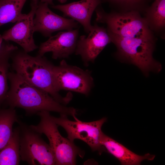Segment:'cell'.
Returning <instances> with one entry per match:
<instances>
[{"label": "cell", "instance_id": "obj_11", "mask_svg": "<svg viewBox=\"0 0 165 165\" xmlns=\"http://www.w3.org/2000/svg\"><path fill=\"white\" fill-rule=\"evenodd\" d=\"M107 30L96 24L94 26L87 37L83 35L78 40L75 53L79 55L84 65L93 62L106 46L111 42Z\"/></svg>", "mask_w": 165, "mask_h": 165}, {"label": "cell", "instance_id": "obj_14", "mask_svg": "<svg viewBox=\"0 0 165 165\" xmlns=\"http://www.w3.org/2000/svg\"><path fill=\"white\" fill-rule=\"evenodd\" d=\"M100 141L107 151L117 159L122 165H139L144 160L152 161L155 157V155L149 153L143 156L138 155L103 132Z\"/></svg>", "mask_w": 165, "mask_h": 165}, {"label": "cell", "instance_id": "obj_2", "mask_svg": "<svg viewBox=\"0 0 165 165\" xmlns=\"http://www.w3.org/2000/svg\"><path fill=\"white\" fill-rule=\"evenodd\" d=\"M10 58L13 69L26 82L46 92L63 105L71 101L70 94L63 97L56 89L53 74L54 65L45 57H33L18 49L13 53Z\"/></svg>", "mask_w": 165, "mask_h": 165}, {"label": "cell", "instance_id": "obj_13", "mask_svg": "<svg viewBox=\"0 0 165 165\" xmlns=\"http://www.w3.org/2000/svg\"><path fill=\"white\" fill-rule=\"evenodd\" d=\"M101 2V0H81L66 4L53 5L52 7L62 12L64 16L78 22L89 33L93 27L90 23L93 13Z\"/></svg>", "mask_w": 165, "mask_h": 165}, {"label": "cell", "instance_id": "obj_4", "mask_svg": "<svg viewBox=\"0 0 165 165\" xmlns=\"http://www.w3.org/2000/svg\"><path fill=\"white\" fill-rule=\"evenodd\" d=\"M95 10L96 21L105 24L108 32L123 37L154 39L145 19L137 10L107 13L97 7Z\"/></svg>", "mask_w": 165, "mask_h": 165}, {"label": "cell", "instance_id": "obj_6", "mask_svg": "<svg viewBox=\"0 0 165 165\" xmlns=\"http://www.w3.org/2000/svg\"><path fill=\"white\" fill-rule=\"evenodd\" d=\"M21 159L31 165H54L56 161L49 145L41 134L19 120Z\"/></svg>", "mask_w": 165, "mask_h": 165}, {"label": "cell", "instance_id": "obj_18", "mask_svg": "<svg viewBox=\"0 0 165 165\" xmlns=\"http://www.w3.org/2000/svg\"><path fill=\"white\" fill-rule=\"evenodd\" d=\"M19 128L13 129V134L7 145L0 151V165H19L20 155Z\"/></svg>", "mask_w": 165, "mask_h": 165}, {"label": "cell", "instance_id": "obj_16", "mask_svg": "<svg viewBox=\"0 0 165 165\" xmlns=\"http://www.w3.org/2000/svg\"><path fill=\"white\" fill-rule=\"evenodd\" d=\"M27 0H0V27L9 23L16 22L26 14L22 13Z\"/></svg>", "mask_w": 165, "mask_h": 165}, {"label": "cell", "instance_id": "obj_8", "mask_svg": "<svg viewBox=\"0 0 165 165\" xmlns=\"http://www.w3.org/2000/svg\"><path fill=\"white\" fill-rule=\"evenodd\" d=\"M53 74L55 87L58 92L69 90L88 96L94 86L90 71L69 65L64 60L58 65H54Z\"/></svg>", "mask_w": 165, "mask_h": 165}, {"label": "cell", "instance_id": "obj_5", "mask_svg": "<svg viewBox=\"0 0 165 165\" xmlns=\"http://www.w3.org/2000/svg\"><path fill=\"white\" fill-rule=\"evenodd\" d=\"M40 118L39 123L30 127L41 134H44L49 141L57 165H74L76 163L77 155L82 158L84 153L68 138L60 134L58 125L52 120L50 112L46 111L36 114Z\"/></svg>", "mask_w": 165, "mask_h": 165}, {"label": "cell", "instance_id": "obj_21", "mask_svg": "<svg viewBox=\"0 0 165 165\" xmlns=\"http://www.w3.org/2000/svg\"><path fill=\"white\" fill-rule=\"evenodd\" d=\"M41 2L46 3L48 5H53V0H40Z\"/></svg>", "mask_w": 165, "mask_h": 165}, {"label": "cell", "instance_id": "obj_19", "mask_svg": "<svg viewBox=\"0 0 165 165\" xmlns=\"http://www.w3.org/2000/svg\"><path fill=\"white\" fill-rule=\"evenodd\" d=\"M151 30H159L165 25V0H155L145 19Z\"/></svg>", "mask_w": 165, "mask_h": 165}, {"label": "cell", "instance_id": "obj_23", "mask_svg": "<svg viewBox=\"0 0 165 165\" xmlns=\"http://www.w3.org/2000/svg\"><path fill=\"white\" fill-rule=\"evenodd\" d=\"M59 2L61 3H63L66 2L67 0H57Z\"/></svg>", "mask_w": 165, "mask_h": 165}, {"label": "cell", "instance_id": "obj_17", "mask_svg": "<svg viewBox=\"0 0 165 165\" xmlns=\"http://www.w3.org/2000/svg\"><path fill=\"white\" fill-rule=\"evenodd\" d=\"M19 119L14 108H0V151L8 144L13 133V126Z\"/></svg>", "mask_w": 165, "mask_h": 165}, {"label": "cell", "instance_id": "obj_3", "mask_svg": "<svg viewBox=\"0 0 165 165\" xmlns=\"http://www.w3.org/2000/svg\"><path fill=\"white\" fill-rule=\"evenodd\" d=\"M107 32L117 49L116 54L122 61L136 66L146 76L150 72L158 73L161 70V64L152 57L154 39L123 37Z\"/></svg>", "mask_w": 165, "mask_h": 165}, {"label": "cell", "instance_id": "obj_9", "mask_svg": "<svg viewBox=\"0 0 165 165\" xmlns=\"http://www.w3.org/2000/svg\"><path fill=\"white\" fill-rule=\"evenodd\" d=\"M39 2L38 0H31L30 12L4 32L2 35L3 40L16 43L28 53L38 48L35 43L33 35L35 32L34 19Z\"/></svg>", "mask_w": 165, "mask_h": 165}, {"label": "cell", "instance_id": "obj_7", "mask_svg": "<svg viewBox=\"0 0 165 165\" xmlns=\"http://www.w3.org/2000/svg\"><path fill=\"white\" fill-rule=\"evenodd\" d=\"M52 120L66 131L67 138L72 142L75 139L81 140L87 144L93 151H97L100 154L105 151L101 144L100 139L103 132L101 127L107 120L106 117L90 122H84L74 117L75 121H71L67 116L60 114L59 117L51 115Z\"/></svg>", "mask_w": 165, "mask_h": 165}, {"label": "cell", "instance_id": "obj_12", "mask_svg": "<svg viewBox=\"0 0 165 165\" xmlns=\"http://www.w3.org/2000/svg\"><path fill=\"white\" fill-rule=\"evenodd\" d=\"M78 36V29L60 32L51 36L40 44L38 55L43 56L45 53L51 52L54 59L68 58L75 52Z\"/></svg>", "mask_w": 165, "mask_h": 165}, {"label": "cell", "instance_id": "obj_10", "mask_svg": "<svg viewBox=\"0 0 165 165\" xmlns=\"http://www.w3.org/2000/svg\"><path fill=\"white\" fill-rule=\"evenodd\" d=\"M48 4L39 2L34 19L35 32H38L46 37L59 31L73 30L77 28L78 23L72 19H67L52 11Z\"/></svg>", "mask_w": 165, "mask_h": 165}, {"label": "cell", "instance_id": "obj_1", "mask_svg": "<svg viewBox=\"0 0 165 165\" xmlns=\"http://www.w3.org/2000/svg\"><path fill=\"white\" fill-rule=\"evenodd\" d=\"M8 79L10 88L3 105L22 108L28 115L46 111L76 116L75 108L58 102L47 93L29 84L16 73L9 72Z\"/></svg>", "mask_w": 165, "mask_h": 165}, {"label": "cell", "instance_id": "obj_20", "mask_svg": "<svg viewBox=\"0 0 165 165\" xmlns=\"http://www.w3.org/2000/svg\"><path fill=\"white\" fill-rule=\"evenodd\" d=\"M110 4L127 10H137L143 5L145 0H104Z\"/></svg>", "mask_w": 165, "mask_h": 165}, {"label": "cell", "instance_id": "obj_22", "mask_svg": "<svg viewBox=\"0 0 165 165\" xmlns=\"http://www.w3.org/2000/svg\"><path fill=\"white\" fill-rule=\"evenodd\" d=\"M3 41V39L2 37V35L0 34V49Z\"/></svg>", "mask_w": 165, "mask_h": 165}, {"label": "cell", "instance_id": "obj_15", "mask_svg": "<svg viewBox=\"0 0 165 165\" xmlns=\"http://www.w3.org/2000/svg\"><path fill=\"white\" fill-rule=\"evenodd\" d=\"M18 47L3 40L0 49V108L3 105L9 90L8 85L9 60L13 53Z\"/></svg>", "mask_w": 165, "mask_h": 165}]
</instances>
